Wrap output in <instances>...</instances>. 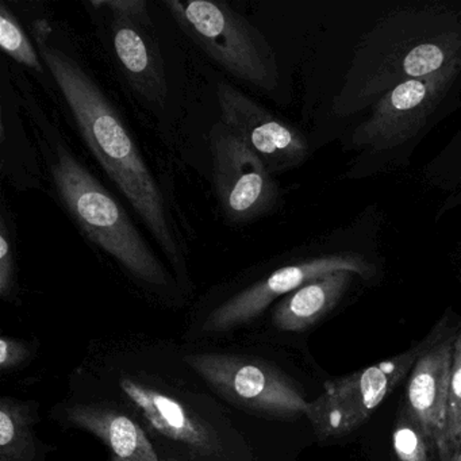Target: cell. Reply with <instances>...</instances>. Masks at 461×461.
Masks as SVG:
<instances>
[{
  "label": "cell",
  "mask_w": 461,
  "mask_h": 461,
  "mask_svg": "<svg viewBox=\"0 0 461 461\" xmlns=\"http://www.w3.org/2000/svg\"><path fill=\"white\" fill-rule=\"evenodd\" d=\"M461 449V330L455 337L447 390L445 453L441 461H455Z\"/></svg>",
  "instance_id": "17"
},
{
  "label": "cell",
  "mask_w": 461,
  "mask_h": 461,
  "mask_svg": "<svg viewBox=\"0 0 461 461\" xmlns=\"http://www.w3.org/2000/svg\"><path fill=\"white\" fill-rule=\"evenodd\" d=\"M33 406L17 399H0V461H36Z\"/></svg>",
  "instance_id": "15"
},
{
  "label": "cell",
  "mask_w": 461,
  "mask_h": 461,
  "mask_svg": "<svg viewBox=\"0 0 461 461\" xmlns=\"http://www.w3.org/2000/svg\"><path fill=\"white\" fill-rule=\"evenodd\" d=\"M453 79H409L385 94L368 121L356 129L353 142L388 149L414 137L441 101Z\"/></svg>",
  "instance_id": "11"
},
{
  "label": "cell",
  "mask_w": 461,
  "mask_h": 461,
  "mask_svg": "<svg viewBox=\"0 0 461 461\" xmlns=\"http://www.w3.org/2000/svg\"><path fill=\"white\" fill-rule=\"evenodd\" d=\"M50 167L61 201L88 239L117 260L142 287L172 298L174 277L114 196L63 145L56 148Z\"/></svg>",
  "instance_id": "3"
},
{
  "label": "cell",
  "mask_w": 461,
  "mask_h": 461,
  "mask_svg": "<svg viewBox=\"0 0 461 461\" xmlns=\"http://www.w3.org/2000/svg\"><path fill=\"white\" fill-rule=\"evenodd\" d=\"M15 294V261L12 240L7 236L6 222L2 221L0 234V295L6 301H12Z\"/></svg>",
  "instance_id": "20"
},
{
  "label": "cell",
  "mask_w": 461,
  "mask_h": 461,
  "mask_svg": "<svg viewBox=\"0 0 461 461\" xmlns=\"http://www.w3.org/2000/svg\"><path fill=\"white\" fill-rule=\"evenodd\" d=\"M393 447L399 461H431L429 457L430 445L409 414L396 423Z\"/></svg>",
  "instance_id": "19"
},
{
  "label": "cell",
  "mask_w": 461,
  "mask_h": 461,
  "mask_svg": "<svg viewBox=\"0 0 461 461\" xmlns=\"http://www.w3.org/2000/svg\"><path fill=\"white\" fill-rule=\"evenodd\" d=\"M93 6L106 7L112 14H120L140 23H152L148 17L147 4L144 0H99L93 2Z\"/></svg>",
  "instance_id": "22"
},
{
  "label": "cell",
  "mask_w": 461,
  "mask_h": 461,
  "mask_svg": "<svg viewBox=\"0 0 461 461\" xmlns=\"http://www.w3.org/2000/svg\"><path fill=\"white\" fill-rule=\"evenodd\" d=\"M455 337L430 342L407 380V414L417 423L438 460L444 458L447 390Z\"/></svg>",
  "instance_id": "12"
},
{
  "label": "cell",
  "mask_w": 461,
  "mask_h": 461,
  "mask_svg": "<svg viewBox=\"0 0 461 461\" xmlns=\"http://www.w3.org/2000/svg\"><path fill=\"white\" fill-rule=\"evenodd\" d=\"M455 461H461V449L460 452H458V455L456 456Z\"/></svg>",
  "instance_id": "23"
},
{
  "label": "cell",
  "mask_w": 461,
  "mask_h": 461,
  "mask_svg": "<svg viewBox=\"0 0 461 461\" xmlns=\"http://www.w3.org/2000/svg\"><path fill=\"white\" fill-rule=\"evenodd\" d=\"M31 350L20 339L12 337L0 339V369L4 374L23 366L28 360Z\"/></svg>",
  "instance_id": "21"
},
{
  "label": "cell",
  "mask_w": 461,
  "mask_h": 461,
  "mask_svg": "<svg viewBox=\"0 0 461 461\" xmlns=\"http://www.w3.org/2000/svg\"><path fill=\"white\" fill-rule=\"evenodd\" d=\"M69 428L88 431L104 442L109 461H180L158 447L128 409L112 399L72 393L55 410Z\"/></svg>",
  "instance_id": "10"
},
{
  "label": "cell",
  "mask_w": 461,
  "mask_h": 461,
  "mask_svg": "<svg viewBox=\"0 0 461 461\" xmlns=\"http://www.w3.org/2000/svg\"><path fill=\"white\" fill-rule=\"evenodd\" d=\"M210 150L217 198L229 222L250 223L277 206L279 187L271 172L222 122L210 131Z\"/></svg>",
  "instance_id": "7"
},
{
  "label": "cell",
  "mask_w": 461,
  "mask_h": 461,
  "mask_svg": "<svg viewBox=\"0 0 461 461\" xmlns=\"http://www.w3.org/2000/svg\"><path fill=\"white\" fill-rule=\"evenodd\" d=\"M339 271L366 277L375 272L371 264L355 253L321 256L283 267L214 307L204 318L202 330L204 334H228L244 328L260 317L276 299L294 293L312 280Z\"/></svg>",
  "instance_id": "8"
},
{
  "label": "cell",
  "mask_w": 461,
  "mask_h": 461,
  "mask_svg": "<svg viewBox=\"0 0 461 461\" xmlns=\"http://www.w3.org/2000/svg\"><path fill=\"white\" fill-rule=\"evenodd\" d=\"M352 275L348 271L334 272L288 294L275 307L272 325L287 333L312 328L341 301L349 287Z\"/></svg>",
  "instance_id": "14"
},
{
  "label": "cell",
  "mask_w": 461,
  "mask_h": 461,
  "mask_svg": "<svg viewBox=\"0 0 461 461\" xmlns=\"http://www.w3.org/2000/svg\"><path fill=\"white\" fill-rule=\"evenodd\" d=\"M0 45L5 52L18 63L36 69L37 72H42L39 53L5 4L0 6Z\"/></svg>",
  "instance_id": "18"
},
{
  "label": "cell",
  "mask_w": 461,
  "mask_h": 461,
  "mask_svg": "<svg viewBox=\"0 0 461 461\" xmlns=\"http://www.w3.org/2000/svg\"><path fill=\"white\" fill-rule=\"evenodd\" d=\"M221 122L242 140L272 175L306 160L309 144L296 129L275 118L263 106L229 83L217 87Z\"/></svg>",
  "instance_id": "9"
},
{
  "label": "cell",
  "mask_w": 461,
  "mask_h": 461,
  "mask_svg": "<svg viewBox=\"0 0 461 461\" xmlns=\"http://www.w3.org/2000/svg\"><path fill=\"white\" fill-rule=\"evenodd\" d=\"M460 64V56L450 55L449 48L436 42H423L404 55L402 69L410 79H455Z\"/></svg>",
  "instance_id": "16"
},
{
  "label": "cell",
  "mask_w": 461,
  "mask_h": 461,
  "mask_svg": "<svg viewBox=\"0 0 461 461\" xmlns=\"http://www.w3.org/2000/svg\"><path fill=\"white\" fill-rule=\"evenodd\" d=\"M72 393L122 404L180 461H264L256 422L229 406L183 361L179 348L122 342L83 364Z\"/></svg>",
  "instance_id": "1"
},
{
  "label": "cell",
  "mask_w": 461,
  "mask_h": 461,
  "mask_svg": "<svg viewBox=\"0 0 461 461\" xmlns=\"http://www.w3.org/2000/svg\"><path fill=\"white\" fill-rule=\"evenodd\" d=\"M36 37L44 64L58 83L86 144L142 218L168 260L183 271L185 260L163 193L117 110L74 58L60 48L48 44L40 23Z\"/></svg>",
  "instance_id": "2"
},
{
  "label": "cell",
  "mask_w": 461,
  "mask_h": 461,
  "mask_svg": "<svg viewBox=\"0 0 461 461\" xmlns=\"http://www.w3.org/2000/svg\"><path fill=\"white\" fill-rule=\"evenodd\" d=\"M183 361L229 406L261 420L306 417L310 402L276 363L255 352L185 349Z\"/></svg>",
  "instance_id": "4"
},
{
  "label": "cell",
  "mask_w": 461,
  "mask_h": 461,
  "mask_svg": "<svg viewBox=\"0 0 461 461\" xmlns=\"http://www.w3.org/2000/svg\"><path fill=\"white\" fill-rule=\"evenodd\" d=\"M430 339L407 352L337 379L328 380L323 391L310 402L306 418L320 439L336 438L360 428L410 375Z\"/></svg>",
  "instance_id": "6"
},
{
  "label": "cell",
  "mask_w": 461,
  "mask_h": 461,
  "mask_svg": "<svg viewBox=\"0 0 461 461\" xmlns=\"http://www.w3.org/2000/svg\"><path fill=\"white\" fill-rule=\"evenodd\" d=\"M182 31L228 74L253 87H277L271 44L258 29L223 2L166 0Z\"/></svg>",
  "instance_id": "5"
},
{
  "label": "cell",
  "mask_w": 461,
  "mask_h": 461,
  "mask_svg": "<svg viewBox=\"0 0 461 461\" xmlns=\"http://www.w3.org/2000/svg\"><path fill=\"white\" fill-rule=\"evenodd\" d=\"M150 26L152 23L113 14V45L131 85L148 101L161 104L168 88L160 53L145 32Z\"/></svg>",
  "instance_id": "13"
}]
</instances>
